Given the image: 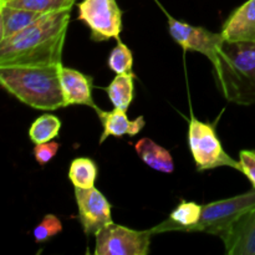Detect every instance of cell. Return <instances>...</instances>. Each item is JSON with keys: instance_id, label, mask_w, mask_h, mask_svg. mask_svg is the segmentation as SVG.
I'll list each match as a JSON object with an SVG mask.
<instances>
[{"instance_id": "44dd1931", "label": "cell", "mask_w": 255, "mask_h": 255, "mask_svg": "<svg viewBox=\"0 0 255 255\" xmlns=\"http://www.w3.org/2000/svg\"><path fill=\"white\" fill-rule=\"evenodd\" d=\"M107 66L115 74H131L132 66H133V54L126 44L117 40L116 46L110 52L107 59Z\"/></svg>"}, {"instance_id": "7c38bea8", "label": "cell", "mask_w": 255, "mask_h": 255, "mask_svg": "<svg viewBox=\"0 0 255 255\" xmlns=\"http://www.w3.org/2000/svg\"><path fill=\"white\" fill-rule=\"evenodd\" d=\"M221 32L228 41H255V0L237 7L224 21Z\"/></svg>"}, {"instance_id": "ffe728a7", "label": "cell", "mask_w": 255, "mask_h": 255, "mask_svg": "<svg viewBox=\"0 0 255 255\" xmlns=\"http://www.w3.org/2000/svg\"><path fill=\"white\" fill-rule=\"evenodd\" d=\"M75 2L76 0H5L0 2V5L31 10L40 14H49V12L72 9Z\"/></svg>"}, {"instance_id": "e0dca14e", "label": "cell", "mask_w": 255, "mask_h": 255, "mask_svg": "<svg viewBox=\"0 0 255 255\" xmlns=\"http://www.w3.org/2000/svg\"><path fill=\"white\" fill-rule=\"evenodd\" d=\"M134 77L136 75L133 72L116 74V77L112 80L111 84L105 87V91L107 92V96L115 109L125 110V111L128 110L134 96Z\"/></svg>"}, {"instance_id": "cb8c5ba5", "label": "cell", "mask_w": 255, "mask_h": 255, "mask_svg": "<svg viewBox=\"0 0 255 255\" xmlns=\"http://www.w3.org/2000/svg\"><path fill=\"white\" fill-rule=\"evenodd\" d=\"M239 163L241 172L251 181L255 189V151L254 149H243L239 152Z\"/></svg>"}, {"instance_id": "8992f818", "label": "cell", "mask_w": 255, "mask_h": 255, "mask_svg": "<svg viewBox=\"0 0 255 255\" xmlns=\"http://www.w3.org/2000/svg\"><path fill=\"white\" fill-rule=\"evenodd\" d=\"M77 10V19L89 27L94 41L120 39L124 12L116 0H81Z\"/></svg>"}, {"instance_id": "603a6c76", "label": "cell", "mask_w": 255, "mask_h": 255, "mask_svg": "<svg viewBox=\"0 0 255 255\" xmlns=\"http://www.w3.org/2000/svg\"><path fill=\"white\" fill-rule=\"evenodd\" d=\"M60 146H61V144H60L59 142H54V141L35 144L34 147L35 161H36L40 166H46V164L49 163L55 156H56Z\"/></svg>"}, {"instance_id": "52a82bcc", "label": "cell", "mask_w": 255, "mask_h": 255, "mask_svg": "<svg viewBox=\"0 0 255 255\" xmlns=\"http://www.w3.org/2000/svg\"><path fill=\"white\" fill-rule=\"evenodd\" d=\"M151 231H134L114 222L96 234L95 255H147L149 253Z\"/></svg>"}, {"instance_id": "8fae6325", "label": "cell", "mask_w": 255, "mask_h": 255, "mask_svg": "<svg viewBox=\"0 0 255 255\" xmlns=\"http://www.w3.org/2000/svg\"><path fill=\"white\" fill-rule=\"evenodd\" d=\"M60 84L65 100V107L71 105H82L96 110L92 99L94 79L81 71L60 65Z\"/></svg>"}, {"instance_id": "6da1fadb", "label": "cell", "mask_w": 255, "mask_h": 255, "mask_svg": "<svg viewBox=\"0 0 255 255\" xmlns=\"http://www.w3.org/2000/svg\"><path fill=\"white\" fill-rule=\"evenodd\" d=\"M70 20L71 9L44 14L26 29L0 41V67L61 65Z\"/></svg>"}, {"instance_id": "5bb4252c", "label": "cell", "mask_w": 255, "mask_h": 255, "mask_svg": "<svg viewBox=\"0 0 255 255\" xmlns=\"http://www.w3.org/2000/svg\"><path fill=\"white\" fill-rule=\"evenodd\" d=\"M202 208L203 206L196 202L182 201L173 211L171 212L168 218L153 227L151 233L153 236L166 232H191V229L196 226L201 219Z\"/></svg>"}, {"instance_id": "3957f363", "label": "cell", "mask_w": 255, "mask_h": 255, "mask_svg": "<svg viewBox=\"0 0 255 255\" xmlns=\"http://www.w3.org/2000/svg\"><path fill=\"white\" fill-rule=\"evenodd\" d=\"M0 84L22 104L42 111L65 107L57 66L0 67Z\"/></svg>"}, {"instance_id": "7a4b0ae2", "label": "cell", "mask_w": 255, "mask_h": 255, "mask_svg": "<svg viewBox=\"0 0 255 255\" xmlns=\"http://www.w3.org/2000/svg\"><path fill=\"white\" fill-rule=\"evenodd\" d=\"M212 65L224 99L241 106L255 104V41L224 40Z\"/></svg>"}, {"instance_id": "7402d4cb", "label": "cell", "mask_w": 255, "mask_h": 255, "mask_svg": "<svg viewBox=\"0 0 255 255\" xmlns=\"http://www.w3.org/2000/svg\"><path fill=\"white\" fill-rule=\"evenodd\" d=\"M62 232V223L55 214H46L32 231L36 243H45Z\"/></svg>"}, {"instance_id": "d6986e66", "label": "cell", "mask_w": 255, "mask_h": 255, "mask_svg": "<svg viewBox=\"0 0 255 255\" xmlns=\"http://www.w3.org/2000/svg\"><path fill=\"white\" fill-rule=\"evenodd\" d=\"M61 129V121L56 116L45 114L35 120L29 128V138L35 144L56 138Z\"/></svg>"}, {"instance_id": "ac0fdd59", "label": "cell", "mask_w": 255, "mask_h": 255, "mask_svg": "<svg viewBox=\"0 0 255 255\" xmlns=\"http://www.w3.org/2000/svg\"><path fill=\"white\" fill-rule=\"evenodd\" d=\"M97 174L96 162L89 157H79L70 163L69 179L75 188L89 189L95 187Z\"/></svg>"}, {"instance_id": "4fadbf2b", "label": "cell", "mask_w": 255, "mask_h": 255, "mask_svg": "<svg viewBox=\"0 0 255 255\" xmlns=\"http://www.w3.org/2000/svg\"><path fill=\"white\" fill-rule=\"evenodd\" d=\"M96 114L104 126V132L100 137L99 143H104L110 136L121 138L124 136H136L146 126L143 116L134 120H128L125 110L114 109L112 111H104L97 107Z\"/></svg>"}, {"instance_id": "5b68a950", "label": "cell", "mask_w": 255, "mask_h": 255, "mask_svg": "<svg viewBox=\"0 0 255 255\" xmlns=\"http://www.w3.org/2000/svg\"><path fill=\"white\" fill-rule=\"evenodd\" d=\"M253 208H255L254 188L244 194L204 204L201 219L191 232H203L219 237L228 231L234 222Z\"/></svg>"}, {"instance_id": "9a60e30c", "label": "cell", "mask_w": 255, "mask_h": 255, "mask_svg": "<svg viewBox=\"0 0 255 255\" xmlns=\"http://www.w3.org/2000/svg\"><path fill=\"white\" fill-rule=\"evenodd\" d=\"M42 15L44 14L31 11V10L0 5V26H1L0 41L9 39L12 35L26 29Z\"/></svg>"}, {"instance_id": "ba28073f", "label": "cell", "mask_w": 255, "mask_h": 255, "mask_svg": "<svg viewBox=\"0 0 255 255\" xmlns=\"http://www.w3.org/2000/svg\"><path fill=\"white\" fill-rule=\"evenodd\" d=\"M168 20V31L174 41L184 51H197L208 57L213 62L217 57L219 46L224 41L222 32H213L206 27L194 26L181 20L174 19L172 15L167 14Z\"/></svg>"}, {"instance_id": "277c9868", "label": "cell", "mask_w": 255, "mask_h": 255, "mask_svg": "<svg viewBox=\"0 0 255 255\" xmlns=\"http://www.w3.org/2000/svg\"><path fill=\"white\" fill-rule=\"evenodd\" d=\"M188 144L197 171L231 167L241 172V163L224 151L214 125L199 121L193 115L188 122Z\"/></svg>"}, {"instance_id": "9c48e42d", "label": "cell", "mask_w": 255, "mask_h": 255, "mask_svg": "<svg viewBox=\"0 0 255 255\" xmlns=\"http://www.w3.org/2000/svg\"><path fill=\"white\" fill-rule=\"evenodd\" d=\"M79 222L86 236H96L107 224L112 223V206L95 187L75 188Z\"/></svg>"}, {"instance_id": "d4e9b609", "label": "cell", "mask_w": 255, "mask_h": 255, "mask_svg": "<svg viewBox=\"0 0 255 255\" xmlns=\"http://www.w3.org/2000/svg\"><path fill=\"white\" fill-rule=\"evenodd\" d=\"M2 1H5V0H0V2H2Z\"/></svg>"}, {"instance_id": "2e32d148", "label": "cell", "mask_w": 255, "mask_h": 255, "mask_svg": "<svg viewBox=\"0 0 255 255\" xmlns=\"http://www.w3.org/2000/svg\"><path fill=\"white\" fill-rule=\"evenodd\" d=\"M137 154L139 158L154 171L162 172V173H172L174 171V162L168 149L163 148L152 141L151 138H141L134 144Z\"/></svg>"}, {"instance_id": "30bf717a", "label": "cell", "mask_w": 255, "mask_h": 255, "mask_svg": "<svg viewBox=\"0 0 255 255\" xmlns=\"http://www.w3.org/2000/svg\"><path fill=\"white\" fill-rule=\"evenodd\" d=\"M219 238L228 255H255V208L243 214Z\"/></svg>"}]
</instances>
